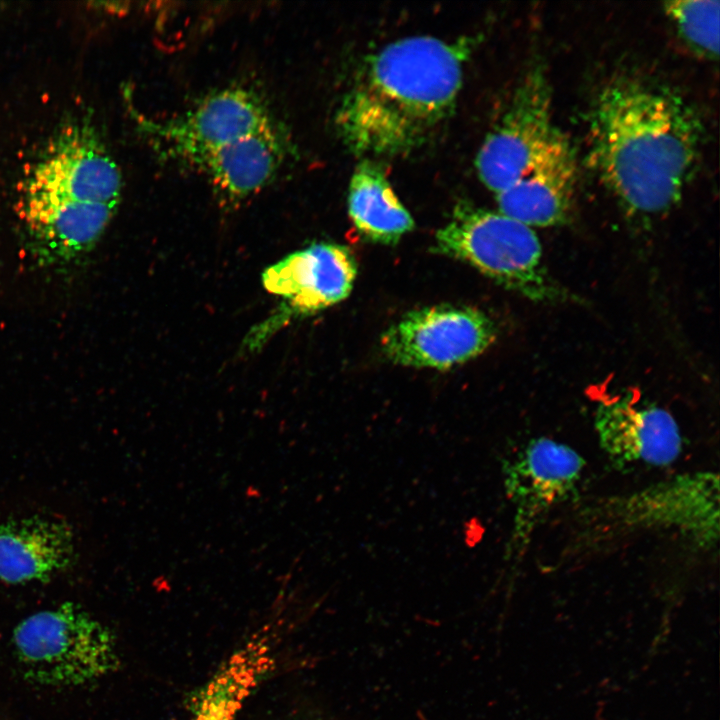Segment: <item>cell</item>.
Here are the masks:
<instances>
[{"label":"cell","instance_id":"6da1fadb","mask_svg":"<svg viewBox=\"0 0 720 720\" xmlns=\"http://www.w3.org/2000/svg\"><path fill=\"white\" fill-rule=\"evenodd\" d=\"M703 128L679 95L623 78L598 95L590 117V161L629 211L657 215L681 198L699 159Z\"/></svg>","mask_w":720,"mask_h":720},{"label":"cell","instance_id":"7a4b0ae2","mask_svg":"<svg viewBox=\"0 0 720 720\" xmlns=\"http://www.w3.org/2000/svg\"><path fill=\"white\" fill-rule=\"evenodd\" d=\"M472 40L415 35L366 56L336 111L345 146L364 159L422 146L453 112Z\"/></svg>","mask_w":720,"mask_h":720},{"label":"cell","instance_id":"3957f363","mask_svg":"<svg viewBox=\"0 0 720 720\" xmlns=\"http://www.w3.org/2000/svg\"><path fill=\"white\" fill-rule=\"evenodd\" d=\"M482 183L495 194L499 212L530 227L567 220L577 166L567 136L552 117L551 93L535 68L520 84L502 119L476 157Z\"/></svg>","mask_w":720,"mask_h":720},{"label":"cell","instance_id":"277c9868","mask_svg":"<svg viewBox=\"0 0 720 720\" xmlns=\"http://www.w3.org/2000/svg\"><path fill=\"white\" fill-rule=\"evenodd\" d=\"M719 476L712 471L675 475L646 487L585 504L572 544L584 551L644 532H672L696 549L719 541Z\"/></svg>","mask_w":720,"mask_h":720},{"label":"cell","instance_id":"5b68a950","mask_svg":"<svg viewBox=\"0 0 720 720\" xmlns=\"http://www.w3.org/2000/svg\"><path fill=\"white\" fill-rule=\"evenodd\" d=\"M432 248L531 300L563 298L542 263V247L532 227L500 212L458 203Z\"/></svg>","mask_w":720,"mask_h":720},{"label":"cell","instance_id":"8992f818","mask_svg":"<svg viewBox=\"0 0 720 720\" xmlns=\"http://www.w3.org/2000/svg\"><path fill=\"white\" fill-rule=\"evenodd\" d=\"M12 645L25 679L42 686L84 685L120 664L113 632L72 602L23 619L13 631Z\"/></svg>","mask_w":720,"mask_h":720},{"label":"cell","instance_id":"52a82bcc","mask_svg":"<svg viewBox=\"0 0 720 720\" xmlns=\"http://www.w3.org/2000/svg\"><path fill=\"white\" fill-rule=\"evenodd\" d=\"M496 339V327L473 307L437 305L407 313L381 337L393 363L447 369L483 353Z\"/></svg>","mask_w":720,"mask_h":720},{"label":"cell","instance_id":"ba28073f","mask_svg":"<svg viewBox=\"0 0 720 720\" xmlns=\"http://www.w3.org/2000/svg\"><path fill=\"white\" fill-rule=\"evenodd\" d=\"M584 467L576 450L547 437L531 439L504 465L514 508L511 553H521L548 514L576 497Z\"/></svg>","mask_w":720,"mask_h":720},{"label":"cell","instance_id":"9c48e42d","mask_svg":"<svg viewBox=\"0 0 720 720\" xmlns=\"http://www.w3.org/2000/svg\"><path fill=\"white\" fill-rule=\"evenodd\" d=\"M122 185L118 165L94 130L70 124L34 166L23 199L119 204Z\"/></svg>","mask_w":720,"mask_h":720},{"label":"cell","instance_id":"30bf717a","mask_svg":"<svg viewBox=\"0 0 720 720\" xmlns=\"http://www.w3.org/2000/svg\"><path fill=\"white\" fill-rule=\"evenodd\" d=\"M272 123L261 98L241 87L214 92L174 119L143 121L167 153L189 165L205 153Z\"/></svg>","mask_w":720,"mask_h":720},{"label":"cell","instance_id":"8fae6325","mask_svg":"<svg viewBox=\"0 0 720 720\" xmlns=\"http://www.w3.org/2000/svg\"><path fill=\"white\" fill-rule=\"evenodd\" d=\"M594 430L599 447L618 468L667 466L682 452L674 417L660 407L641 405L633 394L600 401Z\"/></svg>","mask_w":720,"mask_h":720},{"label":"cell","instance_id":"7c38bea8","mask_svg":"<svg viewBox=\"0 0 720 720\" xmlns=\"http://www.w3.org/2000/svg\"><path fill=\"white\" fill-rule=\"evenodd\" d=\"M356 275V259L347 247L317 243L268 267L262 282L267 291L286 300L288 311L306 314L344 300Z\"/></svg>","mask_w":720,"mask_h":720},{"label":"cell","instance_id":"4fadbf2b","mask_svg":"<svg viewBox=\"0 0 720 720\" xmlns=\"http://www.w3.org/2000/svg\"><path fill=\"white\" fill-rule=\"evenodd\" d=\"M289 152L287 136L274 123L214 149L190 163L226 203L256 194L278 173Z\"/></svg>","mask_w":720,"mask_h":720},{"label":"cell","instance_id":"5bb4252c","mask_svg":"<svg viewBox=\"0 0 720 720\" xmlns=\"http://www.w3.org/2000/svg\"><path fill=\"white\" fill-rule=\"evenodd\" d=\"M75 556V537L63 520L44 516L0 523V581L46 582L67 569Z\"/></svg>","mask_w":720,"mask_h":720},{"label":"cell","instance_id":"9a60e30c","mask_svg":"<svg viewBox=\"0 0 720 720\" xmlns=\"http://www.w3.org/2000/svg\"><path fill=\"white\" fill-rule=\"evenodd\" d=\"M277 634L265 626L218 667L195 697L191 720H235L276 665Z\"/></svg>","mask_w":720,"mask_h":720},{"label":"cell","instance_id":"2e32d148","mask_svg":"<svg viewBox=\"0 0 720 720\" xmlns=\"http://www.w3.org/2000/svg\"><path fill=\"white\" fill-rule=\"evenodd\" d=\"M118 204L22 200L31 232L51 256L71 258L87 252L101 237Z\"/></svg>","mask_w":720,"mask_h":720},{"label":"cell","instance_id":"e0dca14e","mask_svg":"<svg viewBox=\"0 0 720 720\" xmlns=\"http://www.w3.org/2000/svg\"><path fill=\"white\" fill-rule=\"evenodd\" d=\"M348 213L358 232L374 243L394 245L414 228L384 169L373 159H363L354 169Z\"/></svg>","mask_w":720,"mask_h":720},{"label":"cell","instance_id":"ac0fdd59","mask_svg":"<svg viewBox=\"0 0 720 720\" xmlns=\"http://www.w3.org/2000/svg\"><path fill=\"white\" fill-rule=\"evenodd\" d=\"M719 5L717 0L668 1L664 11L689 48L715 59L719 54Z\"/></svg>","mask_w":720,"mask_h":720}]
</instances>
